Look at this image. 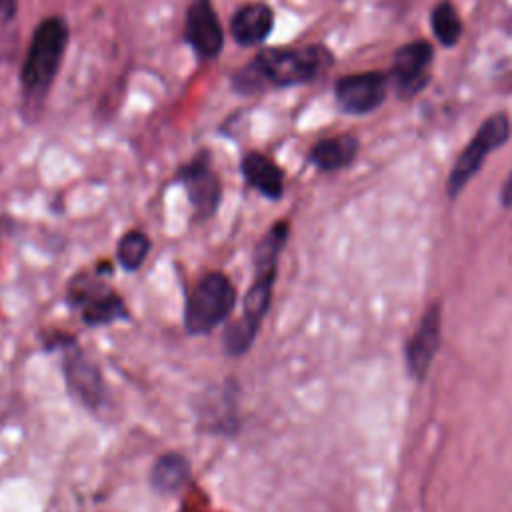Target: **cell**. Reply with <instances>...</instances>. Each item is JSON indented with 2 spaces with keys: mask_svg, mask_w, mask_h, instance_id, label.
Instances as JSON below:
<instances>
[{
  "mask_svg": "<svg viewBox=\"0 0 512 512\" xmlns=\"http://www.w3.org/2000/svg\"><path fill=\"white\" fill-rule=\"evenodd\" d=\"M334 64V54L320 44L298 48H264L230 78L240 94L254 96L270 88H288L314 82Z\"/></svg>",
  "mask_w": 512,
  "mask_h": 512,
  "instance_id": "obj_1",
  "label": "cell"
},
{
  "mask_svg": "<svg viewBox=\"0 0 512 512\" xmlns=\"http://www.w3.org/2000/svg\"><path fill=\"white\" fill-rule=\"evenodd\" d=\"M288 238V222H276L254 248V282L242 304V314L222 336L226 354L242 356L252 346L272 302V288L278 272V258Z\"/></svg>",
  "mask_w": 512,
  "mask_h": 512,
  "instance_id": "obj_2",
  "label": "cell"
},
{
  "mask_svg": "<svg viewBox=\"0 0 512 512\" xmlns=\"http://www.w3.org/2000/svg\"><path fill=\"white\" fill-rule=\"evenodd\" d=\"M68 40L70 26L62 16H48L34 28L28 52L20 68L22 98L28 108H38L50 92L60 70Z\"/></svg>",
  "mask_w": 512,
  "mask_h": 512,
  "instance_id": "obj_3",
  "label": "cell"
},
{
  "mask_svg": "<svg viewBox=\"0 0 512 512\" xmlns=\"http://www.w3.org/2000/svg\"><path fill=\"white\" fill-rule=\"evenodd\" d=\"M236 304V290L230 278L222 272L204 274L186 300L184 326L188 334H210L228 320Z\"/></svg>",
  "mask_w": 512,
  "mask_h": 512,
  "instance_id": "obj_4",
  "label": "cell"
},
{
  "mask_svg": "<svg viewBox=\"0 0 512 512\" xmlns=\"http://www.w3.org/2000/svg\"><path fill=\"white\" fill-rule=\"evenodd\" d=\"M510 118L504 112H496L488 116L468 142V146L460 152L456 158L448 180H446V192L448 196H458L466 184L476 176V172L482 168L486 156L500 148L508 136H510Z\"/></svg>",
  "mask_w": 512,
  "mask_h": 512,
  "instance_id": "obj_5",
  "label": "cell"
},
{
  "mask_svg": "<svg viewBox=\"0 0 512 512\" xmlns=\"http://www.w3.org/2000/svg\"><path fill=\"white\" fill-rule=\"evenodd\" d=\"M68 296L88 326H106L128 316L124 300L102 278L90 274L72 278Z\"/></svg>",
  "mask_w": 512,
  "mask_h": 512,
  "instance_id": "obj_6",
  "label": "cell"
},
{
  "mask_svg": "<svg viewBox=\"0 0 512 512\" xmlns=\"http://www.w3.org/2000/svg\"><path fill=\"white\" fill-rule=\"evenodd\" d=\"M178 182L184 186L198 220L216 214L222 200V184L210 166V154L200 152L178 170Z\"/></svg>",
  "mask_w": 512,
  "mask_h": 512,
  "instance_id": "obj_7",
  "label": "cell"
},
{
  "mask_svg": "<svg viewBox=\"0 0 512 512\" xmlns=\"http://www.w3.org/2000/svg\"><path fill=\"white\" fill-rule=\"evenodd\" d=\"M388 76L382 72H358L338 78L336 104L346 114H368L386 100Z\"/></svg>",
  "mask_w": 512,
  "mask_h": 512,
  "instance_id": "obj_8",
  "label": "cell"
},
{
  "mask_svg": "<svg viewBox=\"0 0 512 512\" xmlns=\"http://www.w3.org/2000/svg\"><path fill=\"white\" fill-rule=\"evenodd\" d=\"M184 40L202 60H212L222 52L224 30L210 0H192L184 16Z\"/></svg>",
  "mask_w": 512,
  "mask_h": 512,
  "instance_id": "obj_9",
  "label": "cell"
},
{
  "mask_svg": "<svg viewBox=\"0 0 512 512\" xmlns=\"http://www.w3.org/2000/svg\"><path fill=\"white\" fill-rule=\"evenodd\" d=\"M432 58H434V50L426 40L404 44L394 52L390 78L400 96L408 98L420 92L428 84L430 80L428 68Z\"/></svg>",
  "mask_w": 512,
  "mask_h": 512,
  "instance_id": "obj_10",
  "label": "cell"
},
{
  "mask_svg": "<svg viewBox=\"0 0 512 512\" xmlns=\"http://www.w3.org/2000/svg\"><path fill=\"white\" fill-rule=\"evenodd\" d=\"M62 370L70 394L78 398L86 408L94 410L104 402V384L100 372L90 360L84 358V354L74 346V342H66Z\"/></svg>",
  "mask_w": 512,
  "mask_h": 512,
  "instance_id": "obj_11",
  "label": "cell"
},
{
  "mask_svg": "<svg viewBox=\"0 0 512 512\" xmlns=\"http://www.w3.org/2000/svg\"><path fill=\"white\" fill-rule=\"evenodd\" d=\"M440 348V306L432 304L406 344V366L412 378L424 380Z\"/></svg>",
  "mask_w": 512,
  "mask_h": 512,
  "instance_id": "obj_12",
  "label": "cell"
},
{
  "mask_svg": "<svg viewBox=\"0 0 512 512\" xmlns=\"http://www.w3.org/2000/svg\"><path fill=\"white\" fill-rule=\"evenodd\" d=\"M274 28V10L266 2H246L230 18V34L236 44L252 48L268 40Z\"/></svg>",
  "mask_w": 512,
  "mask_h": 512,
  "instance_id": "obj_13",
  "label": "cell"
},
{
  "mask_svg": "<svg viewBox=\"0 0 512 512\" xmlns=\"http://www.w3.org/2000/svg\"><path fill=\"white\" fill-rule=\"evenodd\" d=\"M240 172L250 188L270 200H278L284 194L282 168L262 152H248L240 162Z\"/></svg>",
  "mask_w": 512,
  "mask_h": 512,
  "instance_id": "obj_14",
  "label": "cell"
},
{
  "mask_svg": "<svg viewBox=\"0 0 512 512\" xmlns=\"http://www.w3.org/2000/svg\"><path fill=\"white\" fill-rule=\"evenodd\" d=\"M358 152V140L350 134H338L318 140L308 158L322 172H334L348 166Z\"/></svg>",
  "mask_w": 512,
  "mask_h": 512,
  "instance_id": "obj_15",
  "label": "cell"
},
{
  "mask_svg": "<svg viewBox=\"0 0 512 512\" xmlns=\"http://www.w3.org/2000/svg\"><path fill=\"white\" fill-rule=\"evenodd\" d=\"M190 472L192 468L186 456L178 452H166L154 462L150 470V484L160 494H176L188 484Z\"/></svg>",
  "mask_w": 512,
  "mask_h": 512,
  "instance_id": "obj_16",
  "label": "cell"
},
{
  "mask_svg": "<svg viewBox=\"0 0 512 512\" xmlns=\"http://www.w3.org/2000/svg\"><path fill=\"white\" fill-rule=\"evenodd\" d=\"M430 24H432L434 36L444 46H454L462 36V20L450 0H440L434 6L430 14Z\"/></svg>",
  "mask_w": 512,
  "mask_h": 512,
  "instance_id": "obj_17",
  "label": "cell"
},
{
  "mask_svg": "<svg viewBox=\"0 0 512 512\" xmlns=\"http://www.w3.org/2000/svg\"><path fill=\"white\" fill-rule=\"evenodd\" d=\"M148 252H150V238L140 230H130L118 240L116 256L120 266L128 272L138 270L146 260Z\"/></svg>",
  "mask_w": 512,
  "mask_h": 512,
  "instance_id": "obj_18",
  "label": "cell"
},
{
  "mask_svg": "<svg viewBox=\"0 0 512 512\" xmlns=\"http://www.w3.org/2000/svg\"><path fill=\"white\" fill-rule=\"evenodd\" d=\"M18 10V0H0V18L12 20Z\"/></svg>",
  "mask_w": 512,
  "mask_h": 512,
  "instance_id": "obj_19",
  "label": "cell"
},
{
  "mask_svg": "<svg viewBox=\"0 0 512 512\" xmlns=\"http://www.w3.org/2000/svg\"><path fill=\"white\" fill-rule=\"evenodd\" d=\"M502 204L504 206H512V170H510V174H508V178H506V182H504V186H502Z\"/></svg>",
  "mask_w": 512,
  "mask_h": 512,
  "instance_id": "obj_20",
  "label": "cell"
}]
</instances>
